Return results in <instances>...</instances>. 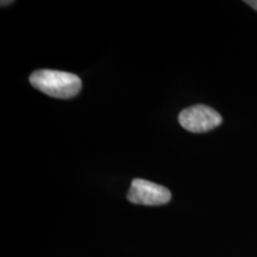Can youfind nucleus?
<instances>
[{"label":"nucleus","instance_id":"nucleus-2","mask_svg":"<svg viewBox=\"0 0 257 257\" xmlns=\"http://www.w3.org/2000/svg\"><path fill=\"white\" fill-rule=\"evenodd\" d=\"M223 121L216 110L206 105H195L180 112L179 123L189 133L201 134L213 130Z\"/></svg>","mask_w":257,"mask_h":257},{"label":"nucleus","instance_id":"nucleus-3","mask_svg":"<svg viewBox=\"0 0 257 257\" xmlns=\"http://www.w3.org/2000/svg\"><path fill=\"white\" fill-rule=\"evenodd\" d=\"M172 194L165 186L154 184L143 179H135L131 182L127 200L133 204L146 206H160L170 201Z\"/></svg>","mask_w":257,"mask_h":257},{"label":"nucleus","instance_id":"nucleus-1","mask_svg":"<svg viewBox=\"0 0 257 257\" xmlns=\"http://www.w3.org/2000/svg\"><path fill=\"white\" fill-rule=\"evenodd\" d=\"M30 83L44 94L59 99H70L81 91L78 75L53 69H40L30 75Z\"/></svg>","mask_w":257,"mask_h":257},{"label":"nucleus","instance_id":"nucleus-4","mask_svg":"<svg viewBox=\"0 0 257 257\" xmlns=\"http://www.w3.org/2000/svg\"><path fill=\"white\" fill-rule=\"evenodd\" d=\"M245 4H248L250 8H252L257 11V0H248V2H245Z\"/></svg>","mask_w":257,"mask_h":257}]
</instances>
